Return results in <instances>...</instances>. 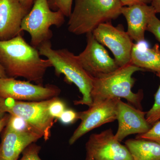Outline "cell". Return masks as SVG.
<instances>
[{"instance_id": "cell-1", "label": "cell", "mask_w": 160, "mask_h": 160, "mask_svg": "<svg viewBox=\"0 0 160 160\" xmlns=\"http://www.w3.org/2000/svg\"><path fill=\"white\" fill-rule=\"evenodd\" d=\"M40 56L38 49L27 43L21 34L0 41V64L7 77H22L43 85L46 72L52 66L49 60Z\"/></svg>"}, {"instance_id": "cell-2", "label": "cell", "mask_w": 160, "mask_h": 160, "mask_svg": "<svg viewBox=\"0 0 160 160\" xmlns=\"http://www.w3.org/2000/svg\"><path fill=\"white\" fill-rule=\"evenodd\" d=\"M138 71L145 70L130 63L119 67L112 72L92 77V104L107 99L123 98L127 100L129 105L142 110V90L140 89L137 93L132 91L136 81L132 75Z\"/></svg>"}, {"instance_id": "cell-3", "label": "cell", "mask_w": 160, "mask_h": 160, "mask_svg": "<svg viewBox=\"0 0 160 160\" xmlns=\"http://www.w3.org/2000/svg\"><path fill=\"white\" fill-rule=\"evenodd\" d=\"M38 49L40 55L45 57L50 62L56 75H64L67 82L78 87L82 97L75 101V105L91 106L92 77L83 68L78 56L66 49H52L50 41L43 43Z\"/></svg>"}, {"instance_id": "cell-4", "label": "cell", "mask_w": 160, "mask_h": 160, "mask_svg": "<svg viewBox=\"0 0 160 160\" xmlns=\"http://www.w3.org/2000/svg\"><path fill=\"white\" fill-rule=\"evenodd\" d=\"M74 3L68 30L77 35L91 33L100 24L117 18L123 7L120 0H74Z\"/></svg>"}, {"instance_id": "cell-5", "label": "cell", "mask_w": 160, "mask_h": 160, "mask_svg": "<svg viewBox=\"0 0 160 160\" xmlns=\"http://www.w3.org/2000/svg\"><path fill=\"white\" fill-rule=\"evenodd\" d=\"M65 17L62 12L52 10L47 0H34L30 11L23 19L21 31L29 33L30 45L38 49L53 36L50 27L62 26L65 22Z\"/></svg>"}, {"instance_id": "cell-6", "label": "cell", "mask_w": 160, "mask_h": 160, "mask_svg": "<svg viewBox=\"0 0 160 160\" xmlns=\"http://www.w3.org/2000/svg\"><path fill=\"white\" fill-rule=\"evenodd\" d=\"M52 98L40 102L15 101L12 106L8 107L7 113L22 119L47 141L51 136V129L54 124L55 119L48 110Z\"/></svg>"}, {"instance_id": "cell-7", "label": "cell", "mask_w": 160, "mask_h": 160, "mask_svg": "<svg viewBox=\"0 0 160 160\" xmlns=\"http://www.w3.org/2000/svg\"><path fill=\"white\" fill-rule=\"evenodd\" d=\"M61 89L52 85L32 84L12 78H0V97L23 102H40L58 97Z\"/></svg>"}, {"instance_id": "cell-8", "label": "cell", "mask_w": 160, "mask_h": 160, "mask_svg": "<svg viewBox=\"0 0 160 160\" xmlns=\"http://www.w3.org/2000/svg\"><path fill=\"white\" fill-rule=\"evenodd\" d=\"M92 33L99 42L111 50L119 67L130 63L134 43L122 25L115 27L111 22L102 23Z\"/></svg>"}, {"instance_id": "cell-9", "label": "cell", "mask_w": 160, "mask_h": 160, "mask_svg": "<svg viewBox=\"0 0 160 160\" xmlns=\"http://www.w3.org/2000/svg\"><path fill=\"white\" fill-rule=\"evenodd\" d=\"M118 99H107L92 104L87 110L78 112L81 123L69 139V145H73L92 129L117 120Z\"/></svg>"}, {"instance_id": "cell-10", "label": "cell", "mask_w": 160, "mask_h": 160, "mask_svg": "<svg viewBox=\"0 0 160 160\" xmlns=\"http://www.w3.org/2000/svg\"><path fill=\"white\" fill-rule=\"evenodd\" d=\"M86 149V155L94 160H133L129 149L116 138L111 129L91 134Z\"/></svg>"}, {"instance_id": "cell-11", "label": "cell", "mask_w": 160, "mask_h": 160, "mask_svg": "<svg viewBox=\"0 0 160 160\" xmlns=\"http://www.w3.org/2000/svg\"><path fill=\"white\" fill-rule=\"evenodd\" d=\"M87 45L84 51L78 55L85 71L92 77L112 72L119 68L114 59L109 56L102 45L93 36L92 32L86 34Z\"/></svg>"}, {"instance_id": "cell-12", "label": "cell", "mask_w": 160, "mask_h": 160, "mask_svg": "<svg viewBox=\"0 0 160 160\" xmlns=\"http://www.w3.org/2000/svg\"><path fill=\"white\" fill-rule=\"evenodd\" d=\"M146 112L124 102L119 98L117 115L118 127L114 135L116 138L121 142L130 135L143 134L149 131L152 126L146 121Z\"/></svg>"}, {"instance_id": "cell-13", "label": "cell", "mask_w": 160, "mask_h": 160, "mask_svg": "<svg viewBox=\"0 0 160 160\" xmlns=\"http://www.w3.org/2000/svg\"><path fill=\"white\" fill-rule=\"evenodd\" d=\"M0 143V160H18L26 147L42 138L33 131L15 130L6 125Z\"/></svg>"}, {"instance_id": "cell-14", "label": "cell", "mask_w": 160, "mask_h": 160, "mask_svg": "<svg viewBox=\"0 0 160 160\" xmlns=\"http://www.w3.org/2000/svg\"><path fill=\"white\" fill-rule=\"evenodd\" d=\"M121 14L126 18L127 33L137 42L145 40V33L152 17L157 13L154 8L146 4H136L123 6Z\"/></svg>"}, {"instance_id": "cell-15", "label": "cell", "mask_w": 160, "mask_h": 160, "mask_svg": "<svg viewBox=\"0 0 160 160\" xmlns=\"http://www.w3.org/2000/svg\"><path fill=\"white\" fill-rule=\"evenodd\" d=\"M28 12L17 0H0V41L21 34L22 21Z\"/></svg>"}, {"instance_id": "cell-16", "label": "cell", "mask_w": 160, "mask_h": 160, "mask_svg": "<svg viewBox=\"0 0 160 160\" xmlns=\"http://www.w3.org/2000/svg\"><path fill=\"white\" fill-rule=\"evenodd\" d=\"M130 63L145 71L160 73V49L156 44L151 48H142L134 44L131 54Z\"/></svg>"}, {"instance_id": "cell-17", "label": "cell", "mask_w": 160, "mask_h": 160, "mask_svg": "<svg viewBox=\"0 0 160 160\" xmlns=\"http://www.w3.org/2000/svg\"><path fill=\"white\" fill-rule=\"evenodd\" d=\"M125 146L133 160H160V144L141 139L126 140Z\"/></svg>"}, {"instance_id": "cell-18", "label": "cell", "mask_w": 160, "mask_h": 160, "mask_svg": "<svg viewBox=\"0 0 160 160\" xmlns=\"http://www.w3.org/2000/svg\"><path fill=\"white\" fill-rule=\"evenodd\" d=\"M157 76L160 80V73H157ZM154 98V105L146 114V121L151 126L160 119V85Z\"/></svg>"}, {"instance_id": "cell-19", "label": "cell", "mask_w": 160, "mask_h": 160, "mask_svg": "<svg viewBox=\"0 0 160 160\" xmlns=\"http://www.w3.org/2000/svg\"><path fill=\"white\" fill-rule=\"evenodd\" d=\"M73 0H47L49 7L53 11L62 12L66 17L69 18L72 11Z\"/></svg>"}, {"instance_id": "cell-20", "label": "cell", "mask_w": 160, "mask_h": 160, "mask_svg": "<svg viewBox=\"0 0 160 160\" xmlns=\"http://www.w3.org/2000/svg\"><path fill=\"white\" fill-rule=\"evenodd\" d=\"M135 138L150 140L160 144V120L155 123L149 131L143 134H138Z\"/></svg>"}, {"instance_id": "cell-21", "label": "cell", "mask_w": 160, "mask_h": 160, "mask_svg": "<svg viewBox=\"0 0 160 160\" xmlns=\"http://www.w3.org/2000/svg\"><path fill=\"white\" fill-rule=\"evenodd\" d=\"M66 109V104L58 97L52 98L48 107L49 114L54 119H58Z\"/></svg>"}, {"instance_id": "cell-22", "label": "cell", "mask_w": 160, "mask_h": 160, "mask_svg": "<svg viewBox=\"0 0 160 160\" xmlns=\"http://www.w3.org/2000/svg\"><path fill=\"white\" fill-rule=\"evenodd\" d=\"M41 149V146L36 143H32L23 150L20 160H42L39 156Z\"/></svg>"}, {"instance_id": "cell-23", "label": "cell", "mask_w": 160, "mask_h": 160, "mask_svg": "<svg viewBox=\"0 0 160 160\" xmlns=\"http://www.w3.org/2000/svg\"><path fill=\"white\" fill-rule=\"evenodd\" d=\"M78 119V112L72 109H66L63 112L58 119L64 125H69L74 123Z\"/></svg>"}, {"instance_id": "cell-24", "label": "cell", "mask_w": 160, "mask_h": 160, "mask_svg": "<svg viewBox=\"0 0 160 160\" xmlns=\"http://www.w3.org/2000/svg\"><path fill=\"white\" fill-rule=\"evenodd\" d=\"M146 30L152 33L160 42V20L157 17L156 15L152 17Z\"/></svg>"}, {"instance_id": "cell-25", "label": "cell", "mask_w": 160, "mask_h": 160, "mask_svg": "<svg viewBox=\"0 0 160 160\" xmlns=\"http://www.w3.org/2000/svg\"><path fill=\"white\" fill-rule=\"evenodd\" d=\"M123 6H129L136 4H151L152 0H120Z\"/></svg>"}, {"instance_id": "cell-26", "label": "cell", "mask_w": 160, "mask_h": 160, "mask_svg": "<svg viewBox=\"0 0 160 160\" xmlns=\"http://www.w3.org/2000/svg\"><path fill=\"white\" fill-rule=\"evenodd\" d=\"M8 106L6 104V99L0 97V119L7 113Z\"/></svg>"}, {"instance_id": "cell-27", "label": "cell", "mask_w": 160, "mask_h": 160, "mask_svg": "<svg viewBox=\"0 0 160 160\" xmlns=\"http://www.w3.org/2000/svg\"><path fill=\"white\" fill-rule=\"evenodd\" d=\"M17 1L24 7V9L28 12L31 9L34 2V0H17Z\"/></svg>"}, {"instance_id": "cell-28", "label": "cell", "mask_w": 160, "mask_h": 160, "mask_svg": "<svg viewBox=\"0 0 160 160\" xmlns=\"http://www.w3.org/2000/svg\"><path fill=\"white\" fill-rule=\"evenodd\" d=\"M9 117V113H6L4 117L0 119V133L2 132L3 129L7 125Z\"/></svg>"}, {"instance_id": "cell-29", "label": "cell", "mask_w": 160, "mask_h": 160, "mask_svg": "<svg viewBox=\"0 0 160 160\" xmlns=\"http://www.w3.org/2000/svg\"><path fill=\"white\" fill-rule=\"evenodd\" d=\"M151 6L154 8L156 13H160V0H152Z\"/></svg>"}, {"instance_id": "cell-30", "label": "cell", "mask_w": 160, "mask_h": 160, "mask_svg": "<svg viewBox=\"0 0 160 160\" xmlns=\"http://www.w3.org/2000/svg\"><path fill=\"white\" fill-rule=\"evenodd\" d=\"M7 77L5 69L0 64V78Z\"/></svg>"}, {"instance_id": "cell-31", "label": "cell", "mask_w": 160, "mask_h": 160, "mask_svg": "<svg viewBox=\"0 0 160 160\" xmlns=\"http://www.w3.org/2000/svg\"><path fill=\"white\" fill-rule=\"evenodd\" d=\"M85 160H94L91 157L89 156L86 155V159Z\"/></svg>"}]
</instances>
